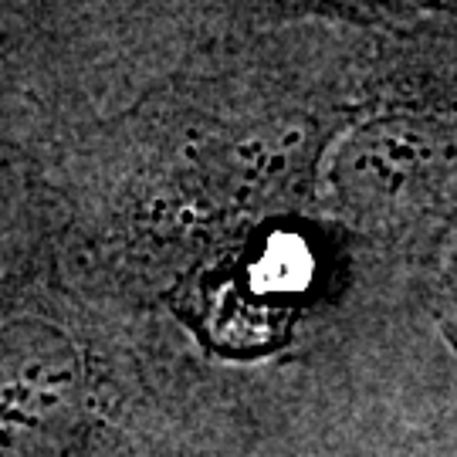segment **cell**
Segmentation results:
<instances>
[{
  "label": "cell",
  "mask_w": 457,
  "mask_h": 457,
  "mask_svg": "<svg viewBox=\"0 0 457 457\" xmlns=\"http://www.w3.org/2000/svg\"><path fill=\"white\" fill-rule=\"evenodd\" d=\"M379 4H407V0H379Z\"/></svg>",
  "instance_id": "5"
},
{
  "label": "cell",
  "mask_w": 457,
  "mask_h": 457,
  "mask_svg": "<svg viewBox=\"0 0 457 457\" xmlns=\"http://www.w3.org/2000/svg\"><path fill=\"white\" fill-rule=\"evenodd\" d=\"M312 271L309 251L298 241H264L254 254H245L228 275H217L204 288V326L217 332L220 345L258 343L275 336L285 315V302L305 288Z\"/></svg>",
  "instance_id": "3"
},
{
  "label": "cell",
  "mask_w": 457,
  "mask_h": 457,
  "mask_svg": "<svg viewBox=\"0 0 457 457\" xmlns=\"http://www.w3.org/2000/svg\"><path fill=\"white\" fill-rule=\"evenodd\" d=\"M447 285H451V295H454V302H457V251H454V262H451V278H447Z\"/></svg>",
  "instance_id": "4"
},
{
  "label": "cell",
  "mask_w": 457,
  "mask_h": 457,
  "mask_svg": "<svg viewBox=\"0 0 457 457\" xmlns=\"http://www.w3.org/2000/svg\"><path fill=\"white\" fill-rule=\"evenodd\" d=\"M328 183L366 220L427 217L457 194V109L403 102L366 119L336 149Z\"/></svg>",
  "instance_id": "1"
},
{
  "label": "cell",
  "mask_w": 457,
  "mask_h": 457,
  "mask_svg": "<svg viewBox=\"0 0 457 457\" xmlns=\"http://www.w3.org/2000/svg\"><path fill=\"white\" fill-rule=\"evenodd\" d=\"M82 400V362L65 332L21 319L0 332V424L28 437L71 420Z\"/></svg>",
  "instance_id": "2"
}]
</instances>
